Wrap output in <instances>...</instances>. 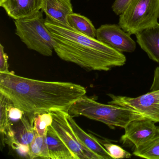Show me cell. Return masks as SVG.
Listing matches in <instances>:
<instances>
[{
    "label": "cell",
    "mask_w": 159,
    "mask_h": 159,
    "mask_svg": "<svg viewBox=\"0 0 159 159\" xmlns=\"http://www.w3.org/2000/svg\"><path fill=\"white\" fill-rule=\"evenodd\" d=\"M108 104L123 107L141 114L145 118L159 123V89L136 98L108 94Z\"/></svg>",
    "instance_id": "cell-6"
},
{
    "label": "cell",
    "mask_w": 159,
    "mask_h": 159,
    "mask_svg": "<svg viewBox=\"0 0 159 159\" xmlns=\"http://www.w3.org/2000/svg\"><path fill=\"white\" fill-rule=\"evenodd\" d=\"M155 123L147 118L132 121L124 128L120 142L134 148L148 142L159 136V126Z\"/></svg>",
    "instance_id": "cell-8"
},
{
    "label": "cell",
    "mask_w": 159,
    "mask_h": 159,
    "mask_svg": "<svg viewBox=\"0 0 159 159\" xmlns=\"http://www.w3.org/2000/svg\"><path fill=\"white\" fill-rule=\"evenodd\" d=\"M0 132L3 138H10L14 136L12 124L9 117V108L11 101L2 94L0 93Z\"/></svg>",
    "instance_id": "cell-16"
},
{
    "label": "cell",
    "mask_w": 159,
    "mask_h": 159,
    "mask_svg": "<svg viewBox=\"0 0 159 159\" xmlns=\"http://www.w3.org/2000/svg\"><path fill=\"white\" fill-rule=\"evenodd\" d=\"M34 116H29L25 113L16 125H13L16 143L29 146L33 141L36 134L33 124Z\"/></svg>",
    "instance_id": "cell-15"
},
{
    "label": "cell",
    "mask_w": 159,
    "mask_h": 159,
    "mask_svg": "<svg viewBox=\"0 0 159 159\" xmlns=\"http://www.w3.org/2000/svg\"><path fill=\"white\" fill-rule=\"evenodd\" d=\"M135 156L148 159H159V136L148 142L134 148Z\"/></svg>",
    "instance_id": "cell-18"
},
{
    "label": "cell",
    "mask_w": 159,
    "mask_h": 159,
    "mask_svg": "<svg viewBox=\"0 0 159 159\" xmlns=\"http://www.w3.org/2000/svg\"><path fill=\"white\" fill-rule=\"evenodd\" d=\"M41 10L53 23L70 26L68 17L73 13L71 0H43Z\"/></svg>",
    "instance_id": "cell-11"
},
{
    "label": "cell",
    "mask_w": 159,
    "mask_h": 159,
    "mask_svg": "<svg viewBox=\"0 0 159 159\" xmlns=\"http://www.w3.org/2000/svg\"><path fill=\"white\" fill-rule=\"evenodd\" d=\"M45 24L54 39L55 52L64 61L87 70L99 71H108L125 64L126 57L122 53L97 39L46 18Z\"/></svg>",
    "instance_id": "cell-2"
},
{
    "label": "cell",
    "mask_w": 159,
    "mask_h": 159,
    "mask_svg": "<svg viewBox=\"0 0 159 159\" xmlns=\"http://www.w3.org/2000/svg\"><path fill=\"white\" fill-rule=\"evenodd\" d=\"M137 42L149 57L159 64V24L137 32Z\"/></svg>",
    "instance_id": "cell-12"
},
{
    "label": "cell",
    "mask_w": 159,
    "mask_h": 159,
    "mask_svg": "<svg viewBox=\"0 0 159 159\" xmlns=\"http://www.w3.org/2000/svg\"><path fill=\"white\" fill-rule=\"evenodd\" d=\"M66 118L72 130L83 145L98 155L101 159H112L100 141L93 136L84 132L68 112L67 113Z\"/></svg>",
    "instance_id": "cell-13"
},
{
    "label": "cell",
    "mask_w": 159,
    "mask_h": 159,
    "mask_svg": "<svg viewBox=\"0 0 159 159\" xmlns=\"http://www.w3.org/2000/svg\"><path fill=\"white\" fill-rule=\"evenodd\" d=\"M29 158L50 159L48 145L46 141V134L43 136L36 134L33 141L29 145Z\"/></svg>",
    "instance_id": "cell-19"
},
{
    "label": "cell",
    "mask_w": 159,
    "mask_h": 159,
    "mask_svg": "<svg viewBox=\"0 0 159 159\" xmlns=\"http://www.w3.org/2000/svg\"><path fill=\"white\" fill-rule=\"evenodd\" d=\"M159 0H131L126 10L120 15L119 25L130 34L158 23Z\"/></svg>",
    "instance_id": "cell-5"
},
{
    "label": "cell",
    "mask_w": 159,
    "mask_h": 159,
    "mask_svg": "<svg viewBox=\"0 0 159 159\" xmlns=\"http://www.w3.org/2000/svg\"><path fill=\"white\" fill-rule=\"evenodd\" d=\"M68 113L72 117L83 116L107 125L110 128H125L128 123L145 118L141 114L129 109L111 104L99 103L84 96L70 108Z\"/></svg>",
    "instance_id": "cell-3"
},
{
    "label": "cell",
    "mask_w": 159,
    "mask_h": 159,
    "mask_svg": "<svg viewBox=\"0 0 159 159\" xmlns=\"http://www.w3.org/2000/svg\"><path fill=\"white\" fill-rule=\"evenodd\" d=\"M43 12L19 20H15L16 34L30 50L42 55H52L55 44L54 39L45 25Z\"/></svg>",
    "instance_id": "cell-4"
},
{
    "label": "cell",
    "mask_w": 159,
    "mask_h": 159,
    "mask_svg": "<svg viewBox=\"0 0 159 159\" xmlns=\"http://www.w3.org/2000/svg\"><path fill=\"white\" fill-rule=\"evenodd\" d=\"M119 25H104L97 29L96 39L120 52H134L136 44Z\"/></svg>",
    "instance_id": "cell-9"
},
{
    "label": "cell",
    "mask_w": 159,
    "mask_h": 159,
    "mask_svg": "<svg viewBox=\"0 0 159 159\" xmlns=\"http://www.w3.org/2000/svg\"><path fill=\"white\" fill-rule=\"evenodd\" d=\"M68 21L72 28L86 36L96 39L97 30L87 17L73 12L69 15Z\"/></svg>",
    "instance_id": "cell-17"
},
{
    "label": "cell",
    "mask_w": 159,
    "mask_h": 159,
    "mask_svg": "<svg viewBox=\"0 0 159 159\" xmlns=\"http://www.w3.org/2000/svg\"><path fill=\"white\" fill-rule=\"evenodd\" d=\"M131 0H115L112 10L117 15L120 16L126 10Z\"/></svg>",
    "instance_id": "cell-23"
},
{
    "label": "cell",
    "mask_w": 159,
    "mask_h": 159,
    "mask_svg": "<svg viewBox=\"0 0 159 159\" xmlns=\"http://www.w3.org/2000/svg\"><path fill=\"white\" fill-rule=\"evenodd\" d=\"M50 112L53 119L51 126L78 159H101L79 140L67 120V111H55Z\"/></svg>",
    "instance_id": "cell-7"
},
{
    "label": "cell",
    "mask_w": 159,
    "mask_h": 159,
    "mask_svg": "<svg viewBox=\"0 0 159 159\" xmlns=\"http://www.w3.org/2000/svg\"><path fill=\"white\" fill-rule=\"evenodd\" d=\"M112 159H119L129 158L132 155L123 149L119 145L111 143H104L102 144Z\"/></svg>",
    "instance_id": "cell-21"
},
{
    "label": "cell",
    "mask_w": 159,
    "mask_h": 159,
    "mask_svg": "<svg viewBox=\"0 0 159 159\" xmlns=\"http://www.w3.org/2000/svg\"><path fill=\"white\" fill-rule=\"evenodd\" d=\"M158 89H159V66L154 70L153 81L150 88V91H154Z\"/></svg>",
    "instance_id": "cell-25"
},
{
    "label": "cell",
    "mask_w": 159,
    "mask_h": 159,
    "mask_svg": "<svg viewBox=\"0 0 159 159\" xmlns=\"http://www.w3.org/2000/svg\"><path fill=\"white\" fill-rule=\"evenodd\" d=\"M9 57L4 52V47L0 44V73L10 72L8 64Z\"/></svg>",
    "instance_id": "cell-24"
},
{
    "label": "cell",
    "mask_w": 159,
    "mask_h": 159,
    "mask_svg": "<svg viewBox=\"0 0 159 159\" xmlns=\"http://www.w3.org/2000/svg\"><path fill=\"white\" fill-rule=\"evenodd\" d=\"M46 138L50 159H78L56 134L51 125L47 128Z\"/></svg>",
    "instance_id": "cell-14"
},
{
    "label": "cell",
    "mask_w": 159,
    "mask_h": 159,
    "mask_svg": "<svg viewBox=\"0 0 159 159\" xmlns=\"http://www.w3.org/2000/svg\"><path fill=\"white\" fill-rule=\"evenodd\" d=\"M0 93L28 115L35 116L55 111L68 112L86 90L72 83L33 80L10 71L0 73Z\"/></svg>",
    "instance_id": "cell-1"
},
{
    "label": "cell",
    "mask_w": 159,
    "mask_h": 159,
    "mask_svg": "<svg viewBox=\"0 0 159 159\" xmlns=\"http://www.w3.org/2000/svg\"><path fill=\"white\" fill-rule=\"evenodd\" d=\"M43 0H0V6L8 16L19 20L36 14L42 10Z\"/></svg>",
    "instance_id": "cell-10"
},
{
    "label": "cell",
    "mask_w": 159,
    "mask_h": 159,
    "mask_svg": "<svg viewBox=\"0 0 159 159\" xmlns=\"http://www.w3.org/2000/svg\"><path fill=\"white\" fill-rule=\"evenodd\" d=\"M52 117L50 112L35 115L33 120V124L36 134L41 136L45 135L47 128L52 125Z\"/></svg>",
    "instance_id": "cell-20"
},
{
    "label": "cell",
    "mask_w": 159,
    "mask_h": 159,
    "mask_svg": "<svg viewBox=\"0 0 159 159\" xmlns=\"http://www.w3.org/2000/svg\"><path fill=\"white\" fill-rule=\"evenodd\" d=\"M25 112L17 107H15L12 103L9 108V114L10 120L12 124L15 122H18L23 118Z\"/></svg>",
    "instance_id": "cell-22"
}]
</instances>
